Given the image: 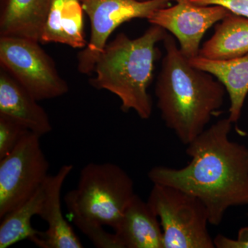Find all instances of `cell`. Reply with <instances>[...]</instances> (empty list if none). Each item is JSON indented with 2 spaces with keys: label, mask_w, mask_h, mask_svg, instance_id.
Segmentation results:
<instances>
[{
  "label": "cell",
  "mask_w": 248,
  "mask_h": 248,
  "mask_svg": "<svg viewBox=\"0 0 248 248\" xmlns=\"http://www.w3.org/2000/svg\"><path fill=\"white\" fill-rule=\"evenodd\" d=\"M232 123L223 119L187 145L190 161L185 167L152 168L153 184L180 189L200 199L210 224H221L232 207L248 205V148L229 138Z\"/></svg>",
  "instance_id": "cell-1"
},
{
  "label": "cell",
  "mask_w": 248,
  "mask_h": 248,
  "mask_svg": "<svg viewBox=\"0 0 248 248\" xmlns=\"http://www.w3.org/2000/svg\"><path fill=\"white\" fill-rule=\"evenodd\" d=\"M164 45L166 55L155 86L157 107L166 126L187 145L221 108L226 90L213 75L191 65L172 36L168 34Z\"/></svg>",
  "instance_id": "cell-2"
},
{
  "label": "cell",
  "mask_w": 248,
  "mask_h": 248,
  "mask_svg": "<svg viewBox=\"0 0 248 248\" xmlns=\"http://www.w3.org/2000/svg\"><path fill=\"white\" fill-rule=\"evenodd\" d=\"M167 35L165 29L156 25L138 38L118 34L99 55L94 66L95 77L90 84L115 94L123 112L134 110L142 120H148L153 113L148 90L159 53L156 46Z\"/></svg>",
  "instance_id": "cell-3"
},
{
  "label": "cell",
  "mask_w": 248,
  "mask_h": 248,
  "mask_svg": "<svg viewBox=\"0 0 248 248\" xmlns=\"http://www.w3.org/2000/svg\"><path fill=\"white\" fill-rule=\"evenodd\" d=\"M79 174L76 188L64 197L70 218L115 229L135 195L133 179L110 162L89 163Z\"/></svg>",
  "instance_id": "cell-4"
},
{
  "label": "cell",
  "mask_w": 248,
  "mask_h": 248,
  "mask_svg": "<svg viewBox=\"0 0 248 248\" xmlns=\"http://www.w3.org/2000/svg\"><path fill=\"white\" fill-rule=\"evenodd\" d=\"M147 202L159 217L164 248H215L208 212L200 199L176 187L153 184Z\"/></svg>",
  "instance_id": "cell-5"
},
{
  "label": "cell",
  "mask_w": 248,
  "mask_h": 248,
  "mask_svg": "<svg viewBox=\"0 0 248 248\" xmlns=\"http://www.w3.org/2000/svg\"><path fill=\"white\" fill-rule=\"evenodd\" d=\"M39 43L15 36L0 37L1 68L17 80L38 102L61 97L69 91L53 59Z\"/></svg>",
  "instance_id": "cell-6"
},
{
  "label": "cell",
  "mask_w": 248,
  "mask_h": 248,
  "mask_svg": "<svg viewBox=\"0 0 248 248\" xmlns=\"http://www.w3.org/2000/svg\"><path fill=\"white\" fill-rule=\"evenodd\" d=\"M40 138L29 132L0 159V219L31 199L50 176Z\"/></svg>",
  "instance_id": "cell-7"
},
{
  "label": "cell",
  "mask_w": 248,
  "mask_h": 248,
  "mask_svg": "<svg viewBox=\"0 0 248 248\" xmlns=\"http://www.w3.org/2000/svg\"><path fill=\"white\" fill-rule=\"evenodd\" d=\"M172 1L175 0H80L91 22V37L78 54V71L85 75L94 72L99 55L117 27L137 18L148 19Z\"/></svg>",
  "instance_id": "cell-8"
},
{
  "label": "cell",
  "mask_w": 248,
  "mask_h": 248,
  "mask_svg": "<svg viewBox=\"0 0 248 248\" xmlns=\"http://www.w3.org/2000/svg\"><path fill=\"white\" fill-rule=\"evenodd\" d=\"M174 1V6L156 10L147 19L175 36L183 55L190 60L199 56L201 41L206 31L230 11L218 5L202 6L190 0Z\"/></svg>",
  "instance_id": "cell-9"
},
{
  "label": "cell",
  "mask_w": 248,
  "mask_h": 248,
  "mask_svg": "<svg viewBox=\"0 0 248 248\" xmlns=\"http://www.w3.org/2000/svg\"><path fill=\"white\" fill-rule=\"evenodd\" d=\"M73 169L71 164L62 166L54 175L49 176L45 184V200L40 216L48 224L47 231L40 232L30 240L41 248H84L73 227L63 217L61 193L66 178Z\"/></svg>",
  "instance_id": "cell-10"
},
{
  "label": "cell",
  "mask_w": 248,
  "mask_h": 248,
  "mask_svg": "<svg viewBox=\"0 0 248 248\" xmlns=\"http://www.w3.org/2000/svg\"><path fill=\"white\" fill-rule=\"evenodd\" d=\"M159 219L148 202L135 194L114 231L123 248H164Z\"/></svg>",
  "instance_id": "cell-11"
},
{
  "label": "cell",
  "mask_w": 248,
  "mask_h": 248,
  "mask_svg": "<svg viewBox=\"0 0 248 248\" xmlns=\"http://www.w3.org/2000/svg\"><path fill=\"white\" fill-rule=\"evenodd\" d=\"M38 101L1 68L0 71V115L7 116L40 137L52 131L48 113Z\"/></svg>",
  "instance_id": "cell-12"
},
{
  "label": "cell",
  "mask_w": 248,
  "mask_h": 248,
  "mask_svg": "<svg viewBox=\"0 0 248 248\" xmlns=\"http://www.w3.org/2000/svg\"><path fill=\"white\" fill-rule=\"evenodd\" d=\"M84 9L80 0H53L41 35V44L59 43L84 49Z\"/></svg>",
  "instance_id": "cell-13"
},
{
  "label": "cell",
  "mask_w": 248,
  "mask_h": 248,
  "mask_svg": "<svg viewBox=\"0 0 248 248\" xmlns=\"http://www.w3.org/2000/svg\"><path fill=\"white\" fill-rule=\"evenodd\" d=\"M53 0H5L0 35L40 42Z\"/></svg>",
  "instance_id": "cell-14"
},
{
  "label": "cell",
  "mask_w": 248,
  "mask_h": 248,
  "mask_svg": "<svg viewBox=\"0 0 248 248\" xmlns=\"http://www.w3.org/2000/svg\"><path fill=\"white\" fill-rule=\"evenodd\" d=\"M189 62L195 68L213 75L223 84L231 101L228 119L232 123H236L241 117L248 94V54L226 61L197 56L190 59Z\"/></svg>",
  "instance_id": "cell-15"
},
{
  "label": "cell",
  "mask_w": 248,
  "mask_h": 248,
  "mask_svg": "<svg viewBox=\"0 0 248 248\" xmlns=\"http://www.w3.org/2000/svg\"><path fill=\"white\" fill-rule=\"evenodd\" d=\"M248 54V18L230 12L215 27L210 40L200 48L199 56L226 61Z\"/></svg>",
  "instance_id": "cell-16"
},
{
  "label": "cell",
  "mask_w": 248,
  "mask_h": 248,
  "mask_svg": "<svg viewBox=\"0 0 248 248\" xmlns=\"http://www.w3.org/2000/svg\"><path fill=\"white\" fill-rule=\"evenodd\" d=\"M45 184L27 202L1 218L0 248H8L38 234L31 224L32 217L39 216L45 200Z\"/></svg>",
  "instance_id": "cell-17"
},
{
  "label": "cell",
  "mask_w": 248,
  "mask_h": 248,
  "mask_svg": "<svg viewBox=\"0 0 248 248\" xmlns=\"http://www.w3.org/2000/svg\"><path fill=\"white\" fill-rule=\"evenodd\" d=\"M29 132L19 122L0 115V159L11 153Z\"/></svg>",
  "instance_id": "cell-18"
},
{
  "label": "cell",
  "mask_w": 248,
  "mask_h": 248,
  "mask_svg": "<svg viewBox=\"0 0 248 248\" xmlns=\"http://www.w3.org/2000/svg\"><path fill=\"white\" fill-rule=\"evenodd\" d=\"M77 228L98 248H123L115 233H110L100 224L91 223L78 218H73Z\"/></svg>",
  "instance_id": "cell-19"
},
{
  "label": "cell",
  "mask_w": 248,
  "mask_h": 248,
  "mask_svg": "<svg viewBox=\"0 0 248 248\" xmlns=\"http://www.w3.org/2000/svg\"><path fill=\"white\" fill-rule=\"evenodd\" d=\"M192 3L202 6L218 5L232 14L248 18V0H190Z\"/></svg>",
  "instance_id": "cell-20"
},
{
  "label": "cell",
  "mask_w": 248,
  "mask_h": 248,
  "mask_svg": "<svg viewBox=\"0 0 248 248\" xmlns=\"http://www.w3.org/2000/svg\"><path fill=\"white\" fill-rule=\"evenodd\" d=\"M214 244L217 248H248V227L240 228L236 239L217 234L214 238Z\"/></svg>",
  "instance_id": "cell-21"
},
{
  "label": "cell",
  "mask_w": 248,
  "mask_h": 248,
  "mask_svg": "<svg viewBox=\"0 0 248 248\" xmlns=\"http://www.w3.org/2000/svg\"></svg>",
  "instance_id": "cell-22"
}]
</instances>
